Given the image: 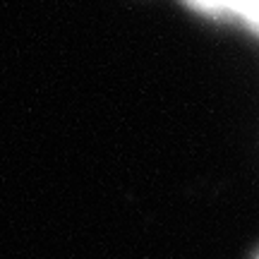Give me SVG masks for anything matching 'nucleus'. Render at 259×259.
I'll return each mask as SVG.
<instances>
[{
  "label": "nucleus",
  "mask_w": 259,
  "mask_h": 259,
  "mask_svg": "<svg viewBox=\"0 0 259 259\" xmlns=\"http://www.w3.org/2000/svg\"><path fill=\"white\" fill-rule=\"evenodd\" d=\"M187 8L216 19H238L259 34V0H185Z\"/></svg>",
  "instance_id": "obj_1"
},
{
  "label": "nucleus",
  "mask_w": 259,
  "mask_h": 259,
  "mask_svg": "<svg viewBox=\"0 0 259 259\" xmlns=\"http://www.w3.org/2000/svg\"><path fill=\"white\" fill-rule=\"evenodd\" d=\"M257 259H259V254H257Z\"/></svg>",
  "instance_id": "obj_2"
}]
</instances>
